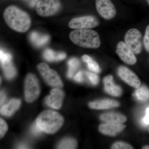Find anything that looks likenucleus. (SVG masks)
Masks as SVG:
<instances>
[{
	"instance_id": "f257e3e1",
	"label": "nucleus",
	"mask_w": 149,
	"mask_h": 149,
	"mask_svg": "<svg viewBox=\"0 0 149 149\" xmlns=\"http://www.w3.org/2000/svg\"><path fill=\"white\" fill-rule=\"evenodd\" d=\"M5 21L12 29L24 33L29 30L31 25V19L26 12L14 6H10L4 12Z\"/></svg>"
},
{
	"instance_id": "f03ea898",
	"label": "nucleus",
	"mask_w": 149,
	"mask_h": 149,
	"mask_svg": "<svg viewBox=\"0 0 149 149\" xmlns=\"http://www.w3.org/2000/svg\"><path fill=\"white\" fill-rule=\"evenodd\" d=\"M69 37L74 44L82 47L97 49L101 44L98 33L90 29H75L70 32Z\"/></svg>"
},
{
	"instance_id": "7ed1b4c3",
	"label": "nucleus",
	"mask_w": 149,
	"mask_h": 149,
	"mask_svg": "<svg viewBox=\"0 0 149 149\" xmlns=\"http://www.w3.org/2000/svg\"><path fill=\"white\" fill-rule=\"evenodd\" d=\"M64 122L58 113L52 110L42 112L36 118V123L43 132L54 134L58 131Z\"/></svg>"
},
{
	"instance_id": "20e7f679",
	"label": "nucleus",
	"mask_w": 149,
	"mask_h": 149,
	"mask_svg": "<svg viewBox=\"0 0 149 149\" xmlns=\"http://www.w3.org/2000/svg\"><path fill=\"white\" fill-rule=\"evenodd\" d=\"M40 93V88L37 77L33 73H29L26 77L24 97L26 101L31 103L38 98Z\"/></svg>"
},
{
	"instance_id": "39448f33",
	"label": "nucleus",
	"mask_w": 149,
	"mask_h": 149,
	"mask_svg": "<svg viewBox=\"0 0 149 149\" xmlns=\"http://www.w3.org/2000/svg\"><path fill=\"white\" fill-rule=\"evenodd\" d=\"M61 8L59 0H40L36 5V10L40 16L49 17L57 13Z\"/></svg>"
},
{
	"instance_id": "423d86ee",
	"label": "nucleus",
	"mask_w": 149,
	"mask_h": 149,
	"mask_svg": "<svg viewBox=\"0 0 149 149\" xmlns=\"http://www.w3.org/2000/svg\"><path fill=\"white\" fill-rule=\"evenodd\" d=\"M37 68L40 74L49 85L56 88L62 87L63 84L59 75L47 64L42 63L38 65Z\"/></svg>"
},
{
	"instance_id": "0eeeda50",
	"label": "nucleus",
	"mask_w": 149,
	"mask_h": 149,
	"mask_svg": "<svg viewBox=\"0 0 149 149\" xmlns=\"http://www.w3.org/2000/svg\"><path fill=\"white\" fill-rule=\"evenodd\" d=\"M125 43L136 54H140L142 49V35L138 29L132 28L125 33Z\"/></svg>"
},
{
	"instance_id": "6e6552de",
	"label": "nucleus",
	"mask_w": 149,
	"mask_h": 149,
	"mask_svg": "<svg viewBox=\"0 0 149 149\" xmlns=\"http://www.w3.org/2000/svg\"><path fill=\"white\" fill-rule=\"evenodd\" d=\"M99 21L95 17L85 16L75 17L69 22L68 26L71 29H91L97 27Z\"/></svg>"
},
{
	"instance_id": "1a4fd4ad",
	"label": "nucleus",
	"mask_w": 149,
	"mask_h": 149,
	"mask_svg": "<svg viewBox=\"0 0 149 149\" xmlns=\"http://www.w3.org/2000/svg\"><path fill=\"white\" fill-rule=\"evenodd\" d=\"M96 7L99 14L104 19L109 20L116 15V9L111 0H96Z\"/></svg>"
},
{
	"instance_id": "9d476101",
	"label": "nucleus",
	"mask_w": 149,
	"mask_h": 149,
	"mask_svg": "<svg viewBox=\"0 0 149 149\" xmlns=\"http://www.w3.org/2000/svg\"><path fill=\"white\" fill-rule=\"evenodd\" d=\"M116 52L123 61L126 64L132 65L135 64L137 61L134 53L123 42H119L117 44Z\"/></svg>"
},
{
	"instance_id": "9b49d317",
	"label": "nucleus",
	"mask_w": 149,
	"mask_h": 149,
	"mask_svg": "<svg viewBox=\"0 0 149 149\" xmlns=\"http://www.w3.org/2000/svg\"><path fill=\"white\" fill-rule=\"evenodd\" d=\"M118 75L123 81L134 88H139L141 85L139 77L126 67L121 66L118 70Z\"/></svg>"
},
{
	"instance_id": "f8f14e48",
	"label": "nucleus",
	"mask_w": 149,
	"mask_h": 149,
	"mask_svg": "<svg viewBox=\"0 0 149 149\" xmlns=\"http://www.w3.org/2000/svg\"><path fill=\"white\" fill-rule=\"evenodd\" d=\"M64 97V94L63 91L55 88L51 91L50 95L46 97V104L54 109H59L62 105Z\"/></svg>"
},
{
	"instance_id": "ddd939ff",
	"label": "nucleus",
	"mask_w": 149,
	"mask_h": 149,
	"mask_svg": "<svg viewBox=\"0 0 149 149\" xmlns=\"http://www.w3.org/2000/svg\"><path fill=\"white\" fill-rule=\"evenodd\" d=\"M125 125L121 123H107L100 125V132L105 135L114 136L120 133L125 128Z\"/></svg>"
},
{
	"instance_id": "4468645a",
	"label": "nucleus",
	"mask_w": 149,
	"mask_h": 149,
	"mask_svg": "<svg viewBox=\"0 0 149 149\" xmlns=\"http://www.w3.org/2000/svg\"><path fill=\"white\" fill-rule=\"evenodd\" d=\"M113 77L109 75L104 77V83L105 91L107 93L115 97L120 96L122 94V90L119 86L115 85L113 83Z\"/></svg>"
},
{
	"instance_id": "2eb2a0df",
	"label": "nucleus",
	"mask_w": 149,
	"mask_h": 149,
	"mask_svg": "<svg viewBox=\"0 0 149 149\" xmlns=\"http://www.w3.org/2000/svg\"><path fill=\"white\" fill-rule=\"evenodd\" d=\"M91 108L96 109H106L116 107L119 106V103L113 100H100L92 102L89 104Z\"/></svg>"
},
{
	"instance_id": "dca6fc26",
	"label": "nucleus",
	"mask_w": 149,
	"mask_h": 149,
	"mask_svg": "<svg viewBox=\"0 0 149 149\" xmlns=\"http://www.w3.org/2000/svg\"><path fill=\"white\" fill-rule=\"evenodd\" d=\"M100 119L106 122L116 123H123L127 120L126 117L124 116L114 112L104 113L101 116Z\"/></svg>"
},
{
	"instance_id": "f3484780",
	"label": "nucleus",
	"mask_w": 149,
	"mask_h": 149,
	"mask_svg": "<svg viewBox=\"0 0 149 149\" xmlns=\"http://www.w3.org/2000/svg\"><path fill=\"white\" fill-rule=\"evenodd\" d=\"M21 102L19 100L13 99L1 109V113L5 116H10L18 109L20 105Z\"/></svg>"
},
{
	"instance_id": "a211bd4d",
	"label": "nucleus",
	"mask_w": 149,
	"mask_h": 149,
	"mask_svg": "<svg viewBox=\"0 0 149 149\" xmlns=\"http://www.w3.org/2000/svg\"><path fill=\"white\" fill-rule=\"evenodd\" d=\"M30 38L32 43L37 47L45 45L49 40V35L40 34L36 32H33L31 33Z\"/></svg>"
},
{
	"instance_id": "6ab92c4d",
	"label": "nucleus",
	"mask_w": 149,
	"mask_h": 149,
	"mask_svg": "<svg viewBox=\"0 0 149 149\" xmlns=\"http://www.w3.org/2000/svg\"><path fill=\"white\" fill-rule=\"evenodd\" d=\"M66 56V54L64 53H56L49 49L46 50L44 53L45 59L49 61L62 60L65 58Z\"/></svg>"
},
{
	"instance_id": "aec40b11",
	"label": "nucleus",
	"mask_w": 149,
	"mask_h": 149,
	"mask_svg": "<svg viewBox=\"0 0 149 149\" xmlns=\"http://www.w3.org/2000/svg\"><path fill=\"white\" fill-rule=\"evenodd\" d=\"M5 76L8 79H11L16 74V70L11 62V60L1 63Z\"/></svg>"
},
{
	"instance_id": "412c9836",
	"label": "nucleus",
	"mask_w": 149,
	"mask_h": 149,
	"mask_svg": "<svg viewBox=\"0 0 149 149\" xmlns=\"http://www.w3.org/2000/svg\"><path fill=\"white\" fill-rule=\"evenodd\" d=\"M135 95L139 101L146 102L149 100V89L146 86L138 88L135 92Z\"/></svg>"
},
{
	"instance_id": "4be33fe9",
	"label": "nucleus",
	"mask_w": 149,
	"mask_h": 149,
	"mask_svg": "<svg viewBox=\"0 0 149 149\" xmlns=\"http://www.w3.org/2000/svg\"><path fill=\"white\" fill-rule=\"evenodd\" d=\"M82 59L83 61L87 63L88 68L92 71L96 73H99L100 72L101 70L99 64L89 56L84 55L82 56Z\"/></svg>"
},
{
	"instance_id": "5701e85b",
	"label": "nucleus",
	"mask_w": 149,
	"mask_h": 149,
	"mask_svg": "<svg viewBox=\"0 0 149 149\" xmlns=\"http://www.w3.org/2000/svg\"><path fill=\"white\" fill-rule=\"evenodd\" d=\"M77 142L74 139L68 138L61 141L59 144L58 148L63 149H71L76 148Z\"/></svg>"
},
{
	"instance_id": "b1692460",
	"label": "nucleus",
	"mask_w": 149,
	"mask_h": 149,
	"mask_svg": "<svg viewBox=\"0 0 149 149\" xmlns=\"http://www.w3.org/2000/svg\"><path fill=\"white\" fill-rule=\"evenodd\" d=\"M80 64V61L77 58H73L70 60L68 62L69 69L68 72V77L69 78H71L72 77L74 72L79 67Z\"/></svg>"
},
{
	"instance_id": "393cba45",
	"label": "nucleus",
	"mask_w": 149,
	"mask_h": 149,
	"mask_svg": "<svg viewBox=\"0 0 149 149\" xmlns=\"http://www.w3.org/2000/svg\"><path fill=\"white\" fill-rule=\"evenodd\" d=\"M111 148L113 149H133V148L129 144L123 143V142H117L113 144L112 146L111 147Z\"/></svg>"
},
{
	"instance_id": "a878e982",
	"label": "nucleus",
	"mask_w": 149,
	"mask_h": 149,
	"mask_svg": "<svg viewBox=\"0 0 149 149\" xmlns=\"http://www.w3.org/2000/svg\"><path fill=\"white\" fill-rule=\"evenodd\" d=\"M8 127L6 123L1 118L0 119V136L2 138L4 136L7 131Z\"/></svg>"
},
{
	"instance_id": "bb28decb",
	"label": "nucleus",
	"mask_w": 149,
	"mask_h": 149,
	"mask_svg": "<svg viewBox=\"0 0 149 149\" xmlns=\"http://www.w3.org/2000/svg\"><path fill=\"white\" fill-rule=\"evenodd\" d=\"M143 44L145 49L149 53V25L147 26L143 38Z\"/></svg>"
},
{
	"instance_id": "cd10ccee",
	"label": "nucleus",
	"mask_w": 149,
	"mask_h": 149,
	"mask_svg": "<svg viewBox=\"0 0 149 149\" xmlns=\"http://www.w3.org/2000/svg\"><path fill=\"white\" fill-rule=\"evenodd\" d=\"M86 74L93 84L97 85L98 83L99 77L97 74L88 72H86Z\"/></svg>"
},
{
	"instance_id": "c85d7f7f",
	"label": "nucleus",
	"mask_w": 149,
	"mask_h": 149,
	"mask_svg": "<svg viewBox=\"0 0 149 149\" xmlns=\"http://www.w3.org/2000/svg\"><path fill=\"white\" fill-rule=\"evenodd\" d=\"M1 62H3L11 60L12 56L10 54L4 52L2 50H1Z\"/></svg>"
},
{
	"instance_id": "c756f323",
	"label": "nucleus",
	"mask_w": 149,
	"mask_h": 149,
	"mask_svg": "<svg viewBox=\"0 0 149 149\" xmlns=\"http://www.w3.org/2000/svg\"><path fill=\"white\" fill-rule=\"evenodd\" d=\"M31 130H32V133L35 136H39L41 134L42 131L41 129L39 128V126L36 124V123H35V124H34L32 125Z\"/></svg>"
},
{
	"instance_id": "7c9ffc66",
	"label": "nucleus",
	"mask_w": 149,
	"mask_h": 149,
	"mask_svg": "<svg viewBox=\"0 0 149 149\" xmlns=\"http://www.w3.org/2000/svg\"><path fill=\"white\" fill-rule=\"evenodd\" d=\"M74 79L75 81L79 83L83 82L84 80L83 78V72L82 71H79L77 72L74 77Z\"/></svg>"
},
{
	"instance_id": "2f4dec72",
	"label": "nucleus",
	"mask_w": 149,
	"mask_h": 149,
	"mask_svg": "<svg viewBox=\"0 0 149 149\" xmlns=\"http://www.w3.org/2000/svg\"><path fill=\"white\" fill-rule=\"evenodd\" d=\"M142 122L144 125H148L149 124V107L146 110V115L142 120Z\"/></svg>"
},
{
	"instance_id": "473e14b6",
	"label": "nucleus",
	"mask_w": 149,
	"mask_h": 149,
	"mask_svg": "<svg viewBox=\"0 0 149 149\" xmlns=\"http://www.w3.org/2000/svg\"><path fill=\"white\" fill-rule=\"evenodd\" d=\"M6 97L5 94L3 92H1V104H2L5 101Z\"/></svg>"
},
{
	"instance_id": "72a5a7b5",
	"label": "nucleus",
	"mask_w": 149,
	"mask_h": 149,
	"mask_svg": "<svg viewBox=\"0 0 149 149\" xmlns=\"http://www.w3.org/2000/svg\"><path fill=\"white\" fill-rule=\"evenodd\" d=\"M31 1L30 2V4L31 6H34L38 0H30Z\"/></svg>"
},
{
	"instance_id": "f704fd0d",
	"label": "nucleus",
	"mask_w": 149,
	"mask_h": 149,
	"mask_svg": "<svg viewBox=\"0 0 149 149\" xmlns=\"http://www.w3.org/2000/svg\"><path fill=\"white\" fill-rule=\"evenodd\" d=\"M143 149H149V146H145L143 147Z\"/></svg>"
},
{
	"instance_id": "c9c22d12",
	"label": "nucleus",
	"mask_w": 149,
	"mask_h": 149,
	"mask_svg": "<svg viewBox=\"0 0 149 149\" xmlns=\"http://www.w3.org/2000/svg\"><path fill=\"white\" fill-rule=\"evenodd\" d=\"M147 3H148V4L149 5V0H146Z\"/></svg>"
}]
</instances>
